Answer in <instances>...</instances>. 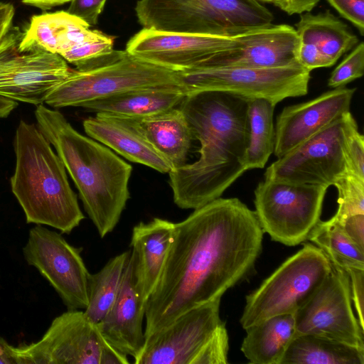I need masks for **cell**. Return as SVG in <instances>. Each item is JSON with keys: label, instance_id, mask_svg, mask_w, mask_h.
<instances>
[{"label": "cell", "instance_id": "obj_1", "mask_svg": "<svg viewBox=\"0 0 364 364\" xmlns=\"http://www.w3.org/2000/svg\"><path fill=\"white\" fill-rule=\"evenodd\" d=\"M264 231L237 198H218L175 223L173 240L145 309V338L221 298L254 268Z\"/></svg>", "mask_w": 364, "mask_h": 364}, {"label": "cell", "instance_id": "obj_2", "mask_svg": "<svg viewBox=\"0 0 364 364\" xmlns=\"http://www.w3.org/2000/svg\"><path fill=\"white\" fill-rule=\"evenodd\" d=\"M249 98L224 91L186 95L178 108L194 139L198 159L169 171L175 204L196 209L220 198L246 170Z\"/></svg>", "mask_w": 364, "mask_h": 364}, {"label": "cell", "instance_id": "obj_3", "mask_svg": "<svg viewBox=\"0 0 364 364\" xmlns=\"http://www.w3.org/2000/svg\"><path fill=\"white\" fill-rule=\"evenodd\" d=\"M34 114L38 127L54 146L78 190L85 210L104 237L119 223L129 198L132 166L76 131L60 112L41 104Z\"/></svg>", "mask_w": 364, "mask_h": 364}, {"label": "cell", "instance_id": "obj_4", "mask_svg": "<svg viewBox=\"0 0 364 364\" xmlns=\"http://www.w3.org/2000/svg\"><path fill=\"white\" fill-rule=\"evenodd\" d=\"M16 166L12 193L26 222L70 234L85 216L66 169L37 125L21 120L14 140Z\"/></svg>", "mask_w": 364, "mask_h": 364}, {"label": "cell", "instance_id": "obj_5", "mask_svg": "<svg viewBox=\"0 0 364 364\" xmlns=\"http://www.w3.org/2000/svg\"><path fill=\"white\" fill-rule=\"evenodd\" d=\"M166 85L182 87L181 71L149 62L126 50H114L80 68L72 69L45 103L54 108L80 107L86 102L125 91Z\"/></svg>", "mask_w": 364, "mask_h": 364}, {"label": "cell", "instance_id": "obj_6", "mask_svg": "<svg viewBox=\"0 0 364 364\" xmlns=\"http://www.w3.org/2000/svg\"><path fill=\"white\" fill-rule=\"evenodd\" d=\"M135 11L143 28L188 33H240L260 18L255 0H139Z\"/></svg>", "mask_w": 364, "mask_h": 364}, {"label": "cell", "instance_id": "obj_7", "mask_svg": "<svg viewBox=\"0 0 364 364\" xmlns=\"http://www.w3.org/2000/svg\"><path fill=\"white\" fill-rule=\"evenodd\" d=\"M331 263L317 246L306 243L246 296L240 322L244 329L269 318L294 314L320 287Z\"/></svg>", "mask_w": 364, "mask_h": 364}, {"label": "cell", "instance_id": "obj_8", "mask_svg": "<svg viewBox=\"0 0 364 364\" xmlns=\"http://www.w3.org/2000/svg\"><path fill=\"white\" fill-rule=\"evenodd\" d=\"M16 364H127V355L102 336L97 323L78 309L52 321L38 341L10 346Z\"/></svg>", "mask_w": 364, "mask_h": 364}, {"label": "cell", "instance_id": "obj_9", "mask_svg": "<svg viewBox=\"0 0 364 364\" xmlns=\"http://www.w3.org/2000/svg\"><path fill=\"white\" fill-rule=\"evenodd\" d=\"M328 187L264 179L255 190V213L264 232L287 246L298 245L321 220Z\"/></svg>", "mask_w": 364, "mask_h": 364}, {"label": "cell", "instance_id": "obj_10", "mask_svg": "<svg viewBox=\"0 0 364 364\" xmlns=\"http://www.w3.org/2000/svg\"><path fill=\"white\" fill-rule=\"evenodd\" d=\"M310 71L298 63L274 68H197L181 71L186 95L206 90L228 92L275 105L307 94Z\"/></svg>", "mask_w": 364, "mask_h": 364}, {"label": "cell", "instance_id": "obj_11", "mask_svg": "<svg viewBox=\"0 0 364 364\" xmlns=\"http://www.w3.org/2000/svg\"><path fill=\"white\" fill-rule=\"evenodd\" d=\"M358 127L350 112L328 124L299 146L278 158L264 179L329 187L347 174L343 148L348 134Z\"/></svg>", "mask_w": 364, "mask_h": 364}, {"label": "cell", "instance_id": "obj_12", "mask_svg": "<svg viewBox=\"0 0 364 364\" xmlns=\"http://www.w3.org/2000/svg\"><path fill=\"white\" fill-rule=\"evenodd\" d=\"M22 35L12 26L0 41V96L39 105L72 69L58 54L20 50Z\"/></svg>", "mask_w": 364, "mask_h": 364}, {"label": "cell", "instance_id": "obj_13", "mask_svg": "<svg viewBox=\"0 0 364 364\" xmlns=\"http://www.w3.org/2000/svg\"><path fill=\"white\" fill-rule=\"evenodd\" d=\"M294 317L295 333L324 336L364 348V329L353 311L348 274L332 264L320 287Z\"/></svg>", "mask_w": 364, "mask_h": 364}, {"label": "cell", "instance_id": "obj_14", "mask_svg": "<svg viewBox=\"0 0 364 364\" xmlns=\"http://www.w3.org/2000/svg\"><path fill=\"white\" fill-rule=\"evenodd\" d=\"M80 249L61 235L37 225L29 231L23 248L25 259L49 282L68 309H85L88 304V272Z\"/></svg>", "mask_w": 364, "mask_h": 364}, {"label": "cell", "instance_id": "obj_15", "mask_svg": "<svg viewBox=\"0 0 364 364\" xmlns=\"http://www.w3.org/2000/svg\"><path fill=\"white\" fill-rule=\"evenodd\" d=\"M260 28L230 34L177 33L143 28L129 39L125 50L154 64L183 71L198 67L218 52L240 46Z\"/></svg>", "mask_w": 364, "mask_h": 364}, {"label": "cell", "instance_id": "obj_16", "mask_svg": "<svg viewBox=\"0 0 364 364\" xmlns=\"http://www.w3.org/2000/svg\"><path fill=\"white\" fill-rule=\"evenodd\" d=\"M221 298L191 309L146 337L135 364H200L205 346L223 322Z\"/></svg>", "mask_w": 364, "mask_h": 364}, {"label": "cell", "instance_id": "obj_17", "mask_svg": "<svg viewBox=\"0 0 364 364\" xmlns=\"http://www.w3.org/2000/svg\"><path fill=\"white\" fill-rule=\"evenodd\" d=\"M355 88H333L309 101L284 107L277 117L274 154L280 158L350 112Z\"/></svg>", "mask_w": 364, "mask_h": 364}, {"label": "cell", "instance_id": "obj_18", "mask_svg": "<svg viewBox=\"0 0 364 364\" xmlns=\"http://www.w3.org/2000/svg\"><path fill=\"white\" fill-rule=\"evenodd\" d=\"M294 29L295 60L310 72L333 65L359 43L348 26L329 10L301 14Z\"/></svg>", "mask_w": 364, "mask_h": 364}, {"label": "cell", "instance_id": "obj_19", "mask_svg": "<svg viewBox=\"0 0 364 364\" xmlns=\"http://www.w3.org/2000/svg\"><path fill=\"white\" fill-rule=\"evenodd\" d=\"M294 27L271 24L260 28L243 44L218 52L193 68H274L297 63Z\"/></svg>", "mask_w": 364, "mask_h": 364}, {"label": "cell", "instance_id": "obj_20", "mask_svg": "<svg viewBox=\"0 0 364 364\" xmlns=\"http://www.w3.org/2000/svg\"><path fill=\"white\" fill-rule=\"evenodd\" d=\"M146 304L136 284L131 250L117 299L97 326L104 338L114 348L134 358L139 355L145 343L142 324Z\"/></svg>", "mask_w": 364, "mask_h": 364}, {"label": "cell", "instance_id": "obj_21", "mask_svg": "<svg viewBox=\"0 0 364 364\" xmlns=\"http://www.w3.org/2000/svg\"><path fill=\"white\" fill-rule=\"evenodd\" d=\"M85 132L125 159L169 173L171 166L127 118L105 113L84 120Z\"/></svg>", "mask_w": 364, "mask_h": 364}, {"label": "cell", "instance_id": "obj_22", "mask_svg": "<svg viewBox=\"0 0 364 364\" xmlns=\"http://www.w3.org/2000/svg\"><path fill=\"white\" fill-rule=\"evenodd\" d=\"M175 223L159 218L132 229L130 246L136 284L144 301L153 292L173 240Z\"/></svg>", "mask_w": 364, "mask_h": 364}, {"label": "cell", "instance_id": "obj_23", "mask_svg": "<svg viewBox=\"0 0 364 364\" xmlns=\"http://www.w3.org/2000/svg\"><path fill=\"white\" fill-rule=\"evenodd\" d=\"M127 119L167 160L171 170L186 164L194 136L178 107L145 117Z\"/></svg>", "mask_w": 364, "mask_h": 364}, {"label": "cell", "instance_id": "obj_24", "mask_svg": "<svg viewBox=\"0 0 364 364\" xmlns=\"http://www.w3.org/2000/svg\"><path fill=\"white\" fill-rule=\"evenodd\" d=\"M185 96L181 86H159L125 91L86 102L80 107L96 113L141 118L178 107Z\"/></svg>", "mask_w": 364, "mask_h": 364}, {"label": "cell", "instance_id": "obj_25", "mask_svg": "<svg viewBox=\"0 0 364 364\" xmlns=\"http://www.w3.org/2000/svg\"><path fill=\"white\" fill-rule=\"evenodd\" d=\"M90 27L65 11L35 15L23 33L19 49H39L60 55Z\"/></svg>", "mask_w": 364, "mask_h": 364}, {"label": "cell", "instance_id": "obj_26", "mask_svg": "<svg viewBox=\"0 0 364 364\" xmlns=\"http://www.w3.org/2000/svg\"><path fill=\"white\" fill-rule=\"evenodd\" d=\"M241 350L254 364H280L295 333L294 314L269 318L246 329Z\"/></svg>", "mask_w": 364, "mask_h": 364}, {"label": "cell", "instance_id": "obj_27", "mask_svg": "<svg viewBox=\"0 0 364 364\" xmlns=\"http://www.w3.org/2000/svg\"><path fill=\"white\" fill-rule=\"evenodd\" d=\"M280 364H364V348L324 336L294 333Z\"/></svg>", "mask_w": 364, "mask_h": 364}, {"label": "cell", "instance_id": "obj_28", "mask_svg": "<svg viewBox=\"0 0 364 364\" xmlns=\"http://www.w3.org/2000/svg\"><path fill=\"white\" fill-rule=\"evenodd\" d=\"M275 105L263 98L250 99L247 108V144L245 170L264 167L274 148L273 115Z\"/></svg>", "mask_w": 364, "mask_h": 364}, {"label": "cell", "instance_id": "obj_29", "mask_svg": "<svg viewBox=\"0 0 364 364\" xmlns=\"http://www.w3.org/2000/svg\"><path fill=\"white\" fill-rule=\"evenodd\" d=\"M131 250L110 259L97 273L90 274L88 282V304L85 314L98 323L112 307L118 295Z\"/></svg>", "mask_w": 364, "mask_h": 364}, {"label": "cell", "instance_id": "obj_30", "mask_svg": "<svg viewBox=\"0 0 364 364\" xmlns=\"http://www.w3.org/2000/svg\"><path fill=\"white\" fill-rule=\"evenodd\" d=\"M307 240L320 248L332 264L346 272L353 268L364 269V252L349 239L333 217L320 220Z\"/></svg>", "mask_w": 364, "mask_h": 364}, {"label": "cell", "instance_id": "obj_31", "mask_svg": "<svg viewBox=\"0 0 364 364\" xmlns=\"http://www.w3.org/2000/svg\"><path fill=\"white\" fill-rule=\"evenodd\" d=\"M114 50V38L97 30H86L60 56L80 68Z\"/></svg>", "mask_w": 364, "mask_h": 364}, {"label": "cell", "instance_id": "obj_32", "mask_svg": "<svg viewBox=\"0 0 364 364\" xmlns=\"http://www.w3.org/2000/svg\"><path fill=\"white\" fill-rule=\"evenodd\" d=\"M338 193V207L333 217L341 220L348 216L364 214V179L347 173L334 184Z\"/></svg>", "mask_w": 364, "mask_h": 364}, {"label": "cell", "instance_id": "obj_33", "mask_svg": "<svg viewBox=\"0 0 364 364\" xmlns=\"http://www.w3.org/2000/svg\"><path fill=\"white\" fill-rule=\"evenodd\" d=\"M364 73V43L359 42L332 71L328 85L332 88L344 87L363 76Z\"/></svg>", "mask_w": 364, "mask_h": 364}, {"label": "cell", "instance_id": "obj_34", "mask_svg": "<svg viewBox=\"0 0 364 364\" xmlns=\"http://www.w3.org/2000/svg\"><path fill=\"white\" fill-rule=\"evenodd\" d=\"M343 153L348 173L364 179V136L358 127L347 136Z\"/></svg>", "mask_w": 364, "mask_h": 364}, {"label": "cell", "instance_id": "obj_35", "mask_svg": "<svg viewBox=\"0 0 364 364\" xmlns=\"http://www.w3.org/2000/svg\"><path fill=\"white\" fill-rule=\"evenodd\" d=\"M338 14L364 34V0H328Z\"/></svg>", "mask_w": 364, "mask_h": 364}, {"label": "cell", "instance_id": "obj_36", "mask_svg": "<svg viewBox=\"0 0 364 364\" xmlns=\"http://www.w3.org/2000/svg\"><path fill=\"white\" fill-rule=\"evenodd\" d=\"M107 0H72L68 12L81 18L90 26L97 24Z\"/></svg>", "mask_w": 364, "mask_h": 364}, {"label": "cell", "instance_id": "obj_37", "mask_svg": "<svg viewBox=\"0 0 364 364\" xmlns=\"http://www.w3.org/2000/svg\"><path fill=\"white\" fill-rule=\"evenodd\" d=\"M346 273L350 281L351 300L360 325L364 329V269L353 268Z\"/></svg>", "mask_w": 364, "mask_h": 364}, {"label": "cell", "instance_id": "obj_38", "mask_svg": "<svg viewBox=\"0 0 364 364\" xmlns=\"http://www.w3.org/2000/svg\"><path fill=\"white\" fill-rule=\"evenodd\" d=\"M337 220L341 224L349 239L364 252V214L353 215Z\"/></svg>", "mask_w": 364, "mask_h": 364}, {"label": "cell", "instance_id": "obj_39", "mask_svg": "<svg viewBox=\"0 0 364 364\" xmlns=\"http://www.w3.org/2000/svg\"><path fill=\"white\" fill-rule=\"evenodd\" d=\"M320 0H277L274 5L289 15L311 11Z\"/></svg>", "mask_w": 364, "mask_h": 364}, {"label": "cell", "instance_id": "obj_40", "mask_svg": "<svg viewBox=\"0 0 364 364\" xmlns=\"http://www.w3.org/2000/svg\"><path fill=\"white\" fill-rule=\"evenodd\" d=\"M14 15V5L0 0V41L13 26Z\"/></svg>", "mask_w": 364, "mask_h": 364}, {"label": "cell", "instance_id": "obj_41", "mask_svg": "<svg viewBox=\"0 0 364 364\" xmlns=\"http://www.w3.org/2000/svg\"><path fill=\"white\" fill-rule=\"evenodd\" d=\"M72 0H21L24 4L48 11L54 7L70 2Z\"/></svg>", "mask_w": 364, "mask_h": 364}, {"label": "cell", "instance_id": "obj_42", "mask_svg": "<svg viewBox=\"0 0 364 364\" xmlns=\"http://www.w3.org/2000/svg\"><path fill=\"white\" fill-rule=\"evenodd\" d=\"M17 106L16 101L0 96V118L7 117Z\"/></svg>", "mask_w": 364, "mask_h": 364}, {"label": "cell", "instance_id": "obj_43", "mask_svg": "<svg viewBox=\"0 0 364 364\" xmlns=\"http://www.w3.org/2000/svg\"><path fill=\"white\" fill-rule=\"evenodd\" d=\"M10 345L0 337V364H16L10 350Z\"/></svg>", "mask_w": 364, "mask_h": 364}, {"label": "cell", "instance_id": "obj_44", "mask_svg": "<svg viewBox=\"0 0 364 364\" xmlns=\"http://www.w3.org/2000/svg\"><path fill=\"white\" fill-rule=\"evenodd\" d=\"M259 2H264V3H270V4H275L277 0H256Z\"/></svg>", "mask_w": 364, "mask_h": 364}]
</instances>
